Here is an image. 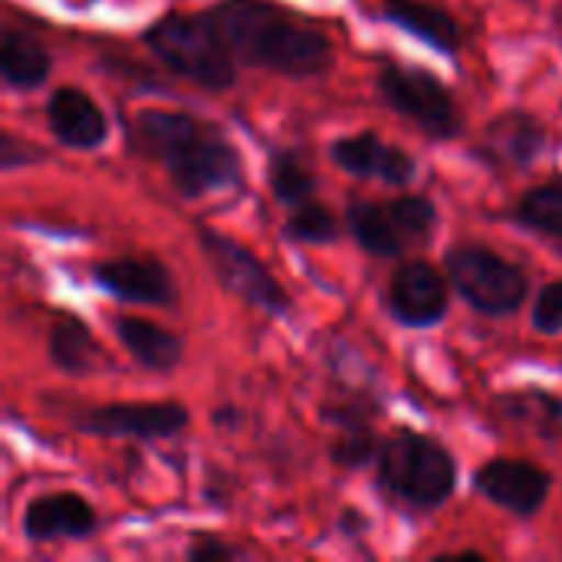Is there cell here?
<instances>
[{
    "label": "cell",
    "mask_w": 562,
    "mask_h": 562,
    "mask_svg": "<svg viewBox=\"0 0 562 562\" xmlns=\"http://www.w3.org/2000/svg\"><path fill=\"white\" fill-rule=\"evenodd\" d=\"M125 148L158 161L181 198H204L244 184L240 151L217 132L181 109H142L125 125Z\"/></svg>",
    "instance_id": "obj_1"
},
{
    "label": "cell",
    "mask_w": 562,
    "mask_h": 562,
    "mask_svg": "<svg viewBox=\"0 0 562 562\" xmlns=\"http://www.w3.org/2000/svg\"><path fill=\"white\" fill-rule=\"evenodd\" d=\"M240 66L270 69L290 79H313L333 69L329 36L273 0H217L204 10Z\"/></svg>",
    "instance_id": "obj_2"
},
{
    "label": "cell",
    "mask_w": 562,
    "mask_h": 562,
    "mask_svg": "<svg viewBox=\"0 0 562 562\" xmlns=\"http://www.w3.org/2000/svg\"><path fill=\"white\" fill-rule=\"evenodd\" d=\"M375 481L389 501L431 514L454 497L458 461L441 441L412 428H398L382 441L375 458Z\"/></svg>",
    "instance_id": "obj_3"
},
{
    "label": "cell",
    "mask_w": 562,
    "mask_h": 562,
    "mask_svg": "<svg viewBox=\"0 0 562 562\" xmlns=\"http://www.w3.org/2000/svg\"><path fill=\"white\" fill-rule=\"evenodd\" d=\"M142 43L165 69L207 92H227L237 82L240 63L207 13H165L145 26Z\"/></svg>",
    "instance_id": "obj_4"
},
{
    "label": "cell",
    "mask_w": 562,
    "mask_h": 562,
    "mask_svg": "<svg viewBox=\"0 0 562 562\" xmlns=\"http://www.w3.org/2000/svg\"><path fill=\"white\" fill-rule=\"evenodd\" d=\"M346 227L369 257H402L425 247L438 231V207L428 194H398L392 201H352Z\"/></svg>",
    "instance_id": "obj_5"
},
{
    "label": "cell",
    "mask_w": 562,
    "mask_h": 562,
    "mask_svg": "<svg viewBox=\"0 0 562 562\" xmlns=\"http://www.w3.org/2000/svg\"><path fill=\"white\" fill-rule=\"evenodd\" d=\"M445 270L458 296L484 316H510L530 296L527 270L484 244L451 247L445 254Z\"/></svg>",
    "instance_id": "obj_6"
},
{
    "label": "cell",
    "mask_w": 562,
    "mask_h": 562,
    "mask_svg": "<svg viewBox=\"0 0 562 562\" xmlns=\"http://www.w3.org/2000/svg\"><path fill=\"white\" fill-rule=\"evenodd\" d=\"M375 86L385 105L395 109L402 119H408L431 142H451L461 135L464 128L461 105L435 72L405 63H385L379 69Z\"/></svg>",
    "instance_id": "obj_7"
},
{
    "label": "cell",
    "mask_w": 562,
    "mask_h": 562,
    "mask_svg": "<svg viewBox=\"0 0 562 562\" xmlns=\"http://www.w3.org/2000/svg\"><path fill=\"white\" fill-rule=\"evenodd\" d=\"M198 244L204 260L211 263L217 283L244 300L247 306L267 313V316H290L293 313V296L286 286L270 273V267L240 240L214 231V227H198Z\"/></svg>",
    "instance_id": "obj_8"
},
{
    "label": "cell",
    "mask_w": 562,
    "mask_h": 562,
    "mask_svg": "<svg viewBox=\"0 0 562 562\" xmlns=\"http://www.w3.org/2000/svg\"><path fill=\"white\" fill-rule=\"evenodd\" d=\"M191 425L181 402H112L89 408L76 418V428L92 438L115 441H168Z\"/></svg>",
    "instance_id": "obj_9"
},
{
    "label": "cell",
    "mask_w": 562,
    "mask_h": 562,
    "mask_svg": "<svg viewBox=\"0 0 562 562\" xmlns=\"http://www.w3.org/2000/svg\"><path fill=\"white\" fill-rule=\"evenodd\" d=\"M474 491L510 517L530 520L543 510L553 477L533 461L520 458H491L474 471Z\"/></svg>",
    "instance_id": "obj_10"
},
{
    "label": "cell",
    "mask_w": 562,
    "mask_h": 562,
    "mask_svg": "<svg viewBox=\"0 0 562 562\" xmlns=\"http://www.w3.org/2000/svg\"><path fill=\"white\" fill-rule=\"evenodd\" d=\"M448 283L451 280H445V273H438V267H431L428 260H408L392 273L389 313L408 329H431L451 310Z\"/></svg>",
    "instance_id": "obj_11"
},
{
    "label": "cell",
    "mask_w": 562,
    "mask_h": 562,
    "mask_svg": "<svg viewBox=\"0 0 562 562\" xmlns=\"http://www.w3.org/2000/svg\"><path fill=\"white\" fill-rule=\"evenodd\" d=\"M92 283L135 306H178V283L168 267L155 257H112L92 267Z\"/></svg>",
    "instance_id": "obj_12"
},
{
    "label": "cell",
    "mask_w": 562,
    "mask_h": 562,
    "mask_svg": "<svg viewBox=\"0 0 562 562\" xmlns=\"http://www.w3.org/2000/svg\"><path fill=\"white\" fill-rule=\"evenodd\" d=\"M329 158L336 168L356 178H375L392 188H405L418 175V161L402 145H389L379 132L342 135L329 145Z\"/></svg>",
    "instance_id": "obj_13"
},
{
    "label": "cell",
    "mask_w": 562,
    "mask_h": 562,
    "mask_svg": "<svg viewBox=\"0 0 562 562\" xmlns=\"http://www.w3.org/2000/svg\"><path fill=\"white\" fill-rule=\"evenodd\" d=\"M543 148H547L543 125L530 112L510 109V112L494 115L484 125L481 142L474 145V155L494 171H524L540 158Z\"/></svg>",
    "instance_id": "obj_14"
},
{
    "label": "cell",
    "mask_w": 562,
    "mask_h": 562,
    "mask_svg": "<svg viewBox=\"0 0 562 562\" xmlns=\"http://www.w3.org/2000/svg\"><path fill=\"white\" fill-rule=\"evenodd\" d=\"M46 128L69 151H95L109 138V115L79 86H56L46 99Z\"/></svg>",
    "instance_id": "obj_15"
},
{
    "label": "cell",
    "mask_w": 562,
    "mask_h": 562,
    "mask_svg": "<svg viewBox=\"0 0 562 562\" xmlns=\"http://www.w3.org/2000/svg\"><path fill=\"white\" fill-rule=\"evenodd\" d=\"M99 527L92 504L82 494L56 491L40 494L23 510V537L30 543H63V540H86Z\"/></svg>",
    "instance_id": "obj_16"
},
{
    "label": "cell",
    "mask_w": 562,
    "mask_h": 562,
    "mask_svg": "<svg viewBox=\"0 0 562 562\" xmlns=\"http://www.w3.org/2000/svg\"><path fill=\"white\" fill-rule=\"evenodd\" d=\"M112 333L119 339V346L128 352V359H135L142 369L168 375L184 362V342L178 333L142 319V316H112Z\"/></svg>",
    "instance_id": "obj_17"
},
{
    "label": "cell",
    "mask_w": 562,
    "mask_h": 562,
    "mask_svg": "<svg viewBox=\"0 0 562 562\" xmlns=\"http://www.w3.org/2000/svg\"><path fill=\"white\" fill-rule=\"evenodd\" d=\"M389 23L402 26L405 33H412L415 40L428 43L431 49L438 53H448L454 56L461 49V23L454 20L451 10L431 3V0H382V10H379Z\"/></svg>",
    "instance_id": "obj_18"
},
{
    "label": "cell",
    "mask_w": 562,
    "mask_h": 562,
    "mask_svg": "<svg viewBox=\"0 0 562 562\" xmlns=\"http://www.w3.org/2000/svg\"><path fill=\"white\" fill-rule=\"evenodd\" d=\"M46 356L63 375H72V379H86L95 369H102L99 339L79 316H69V313H59L56 323L49 326Z\"/></svg>",
    "instance_id": "obj_19"
},
{
    "label": "cell",
    "mask_w": 562,
    "mask_h": 562,
    "mask_svg": "<svg viewBox=\"0 0 562 562\" xmlns=\"http://www.w3.org/2000/svg\"><path fill=\"white\" fill-rule=\"evenodd\" d=\"M53 72L49 49L26 30L3 26L0 33V79L10 89H40Z\"/></svg>",
    "instance_id": "obj_20"
},
{
    "label": "cell",
    "mask_w": 562,
    "mask_h": 562,
    "mask_svg": "<svg viewBox=\"0 0 562 562\" xmlns=\"http://www.w3.org/2000/svg\"><path fill=\"white\" fill-rule=\"evenodd\" d=\"M497 412L517 425H530L540 438L562 445V398L540 392V389H527V392H510L504 398H497Z\"/></svg>",
    "instance_id": "obj_21"
},
{
    "label": "cell",
    "mask_w": 562,
    "mask_h": 562,
    "mask_svg": "<svg viewBox=\"0 0 562 562\" xmlns=\"http://www.w3.org/2000/svg\"><path fill=\"white\" fill-rule=\"evenodd\" d=\"M514 221L527 231L562 240V181L533 184L530 191H524L514 207Z\"/></svg>",
    "instance_id": "obj_22"
},
{
    "label": "cell",
    "mask_w": 562,
    "mask_h": 562,
    "mask_svg": "<svg viewBox=\"0 0 562 562\" xmlns=\"http://www.w3.org/2000/svg\"><path fill=\"white\" fill-rule=\"evenodd\" d=\"M382 441L372 431L366 415H339V435L333 441V461L346 471L366 468L372 458H379Z\"/></svg>",
    "instance_id": "obj_23"
},
{
    "label": "cell",
    "mask_w": 562,
    "mask_h": 562,
    "mask_svg": "<svg viewBox=\"0 0 562 562\" xmlns=\"http://www.w3.org/2000/svg\"><path fill=\"white\" fill-rule=\"evenodd\" d=\"M339 231H342V224L333 214V207H326L316 198L290 207V214L283 221V234L290 240H296V244H316V247H323V244H333L339 237Z\"/></svg>",
    "instance_id": "obj_24"
},
{
    "label": "cell",
    "mask_w": 562,
    "mask_h": 562,
    "mask_svg": "<svg viewBox=\"0 0 562 562\" xmlns=\"http://www.w3.org/2000/svg\"><path fill=\"white\" fill-rule=\"evenodd\" d=\"M316 188H319L316 175L306 171L296 155L283 151V155H273L270 158V191H273V198L280 204L296 207V204L316 198Z\"/></svg>",
    "instance_id": "obj_25"
},
{
    "label": "cell",
    "mask_w": 562,
    "mask_h": 562,
    "mask_svg": "<svg viewBox=\"0 0 562 562\" xmlns=\"http://www.w3.org/2000/svg\"><path fill=\"white\" fill-rule=\"evenodd\" d=\"M530 323L543 336H562V280L547 283L530 310Z\"/></svg>",
    "instance_id": "obj_26"
},
{
    "label": "cell",
    "mask_w": 562,
    "mask_h": 562,
    "mask_svg": "<svg viewBox=\"0 0 562 562\" xmlns=\"http://www.w3.org/2000/svg\"><path fill=\"white\" fill-rule=\"evenodd\" d=\"M244 553L231 543H224L221 537L214 533H198L191 540V547L184 550V560L191 562H227V560H240Z\"/></svg>",
    "instance_id": "obj_27"
}]
</instances>
